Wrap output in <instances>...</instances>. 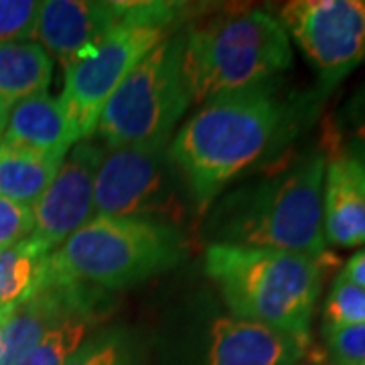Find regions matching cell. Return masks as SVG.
<instances>
[{
	"label": "cell",
	"instance_id": "7a4b0ae2",
	"mask_svg": "<svg viewBox=\"0 0 365 365\" xmlns=\"http://www.w3.org/2000/svg\"><path fill=\"white\" fill-rule=\"evenodd\" d=\"M331 256L211 244L205 272L234 317L311 337V319Z\"/></svg>",
	"mask_w": 365,
	"mask_h": 365
},
{
	"label": "cell",
	"instance_id": "f1b7e54d",
	"mask_svg": "<svg viewBox=\"0 0 365 365\" xmlns=\"http://www.w3.org/2000/svg\"><path fill=\"white\" fill-rule=\"evenodd\" d=\"M364 158H365V146H364ZM364 165H365V163H364Z\"/></svg>",
	"mask_w": 365,
	"mask_h": 365
},
{
	"label": "cell",
	"instance_id": "cb8c5ba5",
	"mask_svg": "<svg viewBox=\"0 0 365 365\" xmlns=\"http://www.w3.org/2000/svg\"><path fill=\"white\" fill-rule=\"evenodd\" d=\"M33 234V209L0 199V252L13 248Z\"/></svg>",
	"mask_w": 365,
	"mask_h": 365
},
{
	"label": "cell",
	"instance_id": "7402d4cb",
	"mask_svg": "<svg viewBox=\"0 0 365 365\" xmlns=\"http://www.w3.org/2000/svg\"><path fill=\"white\" fill-rule=\"evenodd\" d=\"M41 2L0 0V45L35 41Z\"/></svg>",
	"mask_w": 365,
	"mask_h": 365
},
{
	"label": "cell",
	"instance_id": "44dd1931",
	"mask_svg": "<svg viewBox=\"0 0 365 365\" xmlns=\"http://www.w3.org/2000/svg\"><path fill=\"white\" fill-rule=\"evenodd\" d=\"M323 323L325 331L365 323V288L345 280L339 274L327 297Z\"/></svg>",
	"mask_w": 365,
	"mask_h": 365
},
{
	"label": "cell",
	"instance_id": "6da1fadb",
	"mask_svg": "<svg viewBox=\"0 0 365 365\" xmlns=\"http://www.w3.org/2000/svg\"><path fill=\"white\" fill-rule=\"evenodd\" d=\"M284 108L268 83L230 91L203 102L169 143V157L181 173L195 215L274 143Z\"/></svg>",
	"mask_w": 365,
	"mask_h": 365
},
{
	"label": "cell",
	"instance_id": "4fadbf2b",
	"mask_svg": "<svg viewBox=\"0 0 365 365\" xmlns=\"http://www.w3.org/2000/svg\"><path fill=\"white\" fill-rule=\"evenodd\" d=\"M128 2L47 0L41 2L35 39L63 67L71 57L98 41L126 14Z\"/></svg>",
	"mask_w": 365,
	"mask_h": 365
},
{
	"label": "cell",
	"instance_id": "3957f363",
	"mask_svg": "<svg viewBox=\"0 0 365 365\" xmlns=\"http://www.w3.org/2000/svg\"><path fill=\"white\" fill-rule=\"evenodd\" d=\"M327 155L313 150L227 201L215 244L323 256Z\"/></svg>",
	"mask_w": 365,
	"mask_h": 365
},
{
	"label": "cell",
	"instance_id": "603a6c76",
	"mask_svg": "<svg viewBox=\"0 0 365 365\" xmlns=\"http://www.w3.org/2000/svg\"><path fill=\"white\" fill-rule=\"evenodd\" d=\"M327 353L333 365L365 364V323L325 331Z\"/></svg>",
	"mask_w": 365,
	"mask_h": 365
},
{
	"label": "cell",
	"instance_id": "4316f807",
	"mask_svg": "<svg viewBox=\"0 0 365 365\" xmlns=\"http://www.w3.org/2000/svg\"><path fill=\"white\" fill-rule=\"evenodd\" d=\"M6 120H9V110L0 106V143H2V136H4V128H6Z\"/></svg>",
	"mask_w": 365,
	"mask_h": 365
},
{
	"label": "cell",
	"instance_id": "8fae6325",
	"mask_svg": "<svg viewBox=\"0 0 365 365\" xmlns=\"http://www.w3.org/2000/svg\"><path fill=\"white\" fill-rule=\"evenodd\" d=\"M96 288L76 282H43L29 299L19 302L4 325L0 365H16L51 329L78 313L93 311Z\"/></svg>",
	"mask_w": 365,
	"mask_h": 365
},
{
	"label": "cell",
	"instance_id": "7c38bea8",
	"mask_svg": "<svg viewBox=\"0 0 365 365\" xmlns=\"http://www.w3.org/2000/svg\"><path fill=\"white\" fill-rule=\"evenodd\" d=\"M307 355L311 337L230 314L209 329L205 365H290Z\"/></svg>",
	"mask_w": 365,
	"mask_h": 365
},
{
	"label": "cell",
	"instance_id": "ffe728a7",
	"mask_svg": "<svg viewBox=\"0 0 365 365\" xmlns=\"http://www.w3.org/2000/svg\"><path fill=\"white\" fill-rule=\"evenodd\" d=\"M98 313H78L51 329L16 365H66L69 355L91 333L98 323Z\"/></svg>",
	"mask_w": 365,
	"mask_h": 365
},
{
	"label": "cell",
	"instance_id": "5b68a950",
	"mask_svg": "<svg viewBox=\"0 0 365 365\" xmlns=\"http://www.w3.org/2000/svg\"><path fill=\"white\" fill-rule=\"evenodd\" d=\"M187 256L181 227L136 217H96L47 258V280L118 290L167 272Z\"/></svg>",
	"mask_w": 365,
	"mask_h": 365
},
{
	"label": "cell",
	"instance_id": "9a60e30c",
	"mask_svg": "<svg viewBox=\"0 0 365 365\" xmlns=\"http://www.w3.org/2000/svg\"><path fill=\"white\" fill-rule=\"evenodd\" d=\"M2 143L63 160L79 138L59 98L41 93L9 112Z\"/></svg>",
	"mask_w": 365,
	"mask_h": 365
},
{
	"label": "cell",
	"instance_id": "ac0fdd59",
	"mask_svg": "<svg viewBox=\"0 0 365 365\" xmlns=\"http://www.w3.org/2000/svg\"><path fill=\"white\" fill-rule=\"evenodd\" d=\"M49 254L33 237L0 252V304H19L43 287Z\"/></svg>",
	"mask_w": 365,
	"mask_h": 365
},
{
	"label": "cell",
	"instance_id": "d4e9b609",
	"mask_svg": "<svg viewBox=\"0 0 365 365\" xmlns=\"http://www.w3.org/2000/svg\"><path fill=\"white\" fill-rule=\"evenodd\" d=\"M341 276L345 280L353 282V284L365 288V250L353 254L351 258L347 260V264H345V268L341 270Z\"/></svg>",
	"mask_w": 365,
	"mask_h": 365
},
{
	"label": "cell",
	"instance_id": "d6986e66",
	"mask_svg": "<svg viewBox=\"0 0 365 365\" xmlns=\"http://www.w3.org/2000/svg\"><path fill=\"white\" fill-rule=\"evenodd\" d=\"M143 343L124 327L98 329L79 343L66 365H144Z\"/></svg>",
	"mask_w": 365,
	"mask_h": 365
},
{
	"label": "cell",
	"instance_id": "f546056e",
	"mask_svg": "<svg viewBox=\"0 0 365 365\" xmlns=\"http://www.w3.org/2000/svg\"><path fill=\"white\" fill-rule=\"evenodd\" d=\"M364 365H365V364H364Z\"/></svg>",
	"mask_w": 365,
	"mask_h": 365
},
{
	"label": "cell",
	"instance_id": "30bf717a",
	"mask_svg": "<svg viewBox=\"0 0 365 365\" xmlns=\"http://www.w3.org/2000/svg\"><path fill=\"white\" fill-rule=\"evenodd\" d=\"M104 144L88 138L69 153L47 191L33 205V234L47 250H57L91 220L93 182L104 157Z\"/></svg>",
	"mask_w": 365,
	"mask_h": 365
},
{
	"label": "cell",
	"instance_id": "52a82bcc",
	"mask_svg": "<svg viewBox=\"0 0 365 365\" xmlns=\"http://www.w3.org/2000/svg\"><path fill=\"white\" fill-rule=\"evenodd\" d=\"M182 47V33L160 41L110 96L96 128L106 148L169 143L185 110L193 104Z\"/></svg>",
	"mask_w": 365,
	"mask_h": 365
},
{
	"label": "cell",
	"instance_id": "83f0119b",
	"mask_svg": "<svg viewBox=\"0 0 365 365\" xmlns=\"http://www.w3.org/2000/svg\"><path fill=\"white\" fill-rule=\"evenodd\" d=\"M290 365H321L317 359L313 357V353L311 355H307L304 359H300V361H297V364H290Z\"/></svg>",
	"mask_w": 365,
	"mask_h": 365
},
{
	"label": "cell",
	"instance_id": "8992f818",
	"mask_svg": "<svg viewBox=\"0 0 365 365\" xmlns=\"http://www.w3.org/2000/svg\"><path fill=\"white\" fill-rule=\"evenodd\" d=\"M182 9L173 2H128L116 25L71 57L59 102L79 140L93 138L110 96L144 55L170 37Z\"/></svg>",
	"mask_w": 365,
	"mask_h": 365
},
{
	"label": "cell",
	"instance_id": "ba28073f",
	"mask_svg": "<svg viewBox=\"0 0 365 365\" xmlns=\"http://www.w3.org/2000/svg\"><path fill=\"white\" fill-rule=\"evenodd\" d=\"M185 195L189 191L170 160L169 143L106 148L93 182L91 220L136 217L179 227L187 215Z\"/></svg>",
	"mask_w": 365,
	"mask_h": 365
},
{
	"label": "cell",
	"instance_id": "484cf974",
	"mask_svg": "<svg viewBox=\"0 0 365 365\" xmlns=\"http://www.w3.org/2000/svg\"><path fill=\"white\" fill-rule=\"evenodd\" d=\"M16 304H0V349H2V335H4V325L9 321V317L14 311Z\"/></svg>",
	"mask_w": 365,
	"mask_h": 365
},
{
	"label": "cell",
	"instance_id": "277c9868",
	"mask_svg": "<svg viewBox=\"0 0 365 365\" xmlns=\"http://www.w3.org/2000/svg\"><path fill=\"white\" fill-rule=\"evenodd\" d=\"M182 67L193 104L268 83L292 63L278 19L260 9L225 11L182 31Z\"/></svg>",
	"mask_w": 365,
	"mask_h": 365
},
{
	"label": "cell",
	"instance_id": "9c48e42d",
	"mask_svg": "<svg viewBox=\"0 0 365 365\" xmlns=\"http://www.w3.org/2000/svg\"><path fill=\"white\" fill-rule=\"evenodd\" d=\"M278 23L327 83L365 61V0H290L280 6Z\"/></svg>",
	"mask_w": 365,
	"mask_h": 365
},
{
	"label": "cell",
	"instance_id": "2e32d148",
	"mask_svg": "<svg viewBox=\"0 0 365 365\" xmlns=\"http://www.w3.org/2000/svg\"><path fill=\"white\" fill-rule=\"evenodd\" d=\"M53 78V59L37 41L0 45V106H14L47 93Z\"/></svg>",
	"mask_w": 365,
	"mask_h": 365
},
{
	"label": "cell",
	"instance_id": "5bb4252c",
	"mask_svg": "<svg viewBox=\"0 0 365 365\" xmlns=\"http://www.w3.org/2000/svg\"><path fill=\"white\" fill-rule=\"evenodd\" d=\"M323 234L325 242L339 248L365 244V165L353 155L327 157Z\"/></svg>",
	"mask_w": 365,
	"mask_h": 365
},
{
	"label": "cell",
	"instance_id": "e0dca14e",
	"mask_svg": "<svg viewBox=\"0 0 365 365\" xmlns=\"http://www.w3.org/2000/svg\"><path fill=\"white\" fill-rule=\"evenodd\" d=\"M63 160L0 143V199L33 207L51 185Z\"/></svg>",
	"mask_w": 365,
	"mask_h": 365
}]
</instances>
